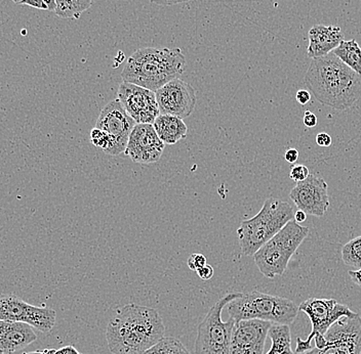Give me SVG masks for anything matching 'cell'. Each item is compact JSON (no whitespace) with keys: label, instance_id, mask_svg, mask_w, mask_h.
Masks as SVG:
<instances>
[{"label":"cell","instance_id":"cell-1","mask_svg":"<svg viewBox=\"0 0 361 354\" xmlns=\"http://www.w3.org/2000/svg\"><path fill=\"white\" fill-rule=\"evenodd\" d=\"M164 333L166 327L157 310L128 304L110 320L106 339L113 354H144Z\"/></svg>","mask_w":361,"mask_h":354},{"label":"cell","instance_id":"cell-2","mask_svg":"<svg viewBox=\"0 0 361 354\" xmlns=\"http://www.w3.org/2000/svg\"><path fill=\"white\" fill-rule=\"evenodd\" d=\"M316 100L338 111L353 107L361 96V75L333 53L313 58L304 77Z\"/></svg>","mask_w":361,"mask_h":354},{"label":"cell","instance_id":"cell-3","mask_svg":"<svg viewBox=\"0 0 361 354\" xmlns=\"http://www.w3.org/2000/svg\"><path fill=\"white\" fill-rule=\"evenodd\" d=\"M186 58L180 49L144 47L128 58L121 78L147 89L157 91L185 71Z\"/></svg>","mask_w":361,"mask_h":354},{"label":"cell","instance_id":"cell-4","mask_svg":"<svg viewBox=\"0 0 361 354\" xmlns=\"http://www.w3.org/2000/svg\"><path fill=\"white\" fill-rule=\"evenodd\" d=\"M295 218L293 208L284 201L268 198L254 217L243 220L237 229L241 253L254 254Z\"/></svg>","mask_w":361,"mask_h":354},{"label":"cell","instance_id":"cell-5","mask_svg":"<svg viewBox=\"0 0 361 354\" xmlns=\"http://www.w3.org/2000/svg\"><path fill=\"white\" fill-rule=\"evenodd\" d=\"M228 315L235 322L245 320H262L272 324H292L297 319L299 306L292 300L252 291L241 293L227 306Z\"/></svg>","mask_w":361,"mask_h":354},{"label":"cell","instance_id":"cell-6","mask_svg":"<svg viewBox=\"0 0 361 354\" xmlns=\"http://www.w3.org/2000/svg\"><path fill=\"white\" fill-rule=\"evenodd\" d=\"M310 229L295 220L284 225L279 233L254 254V260L259 272L268 279L282 276L288 268L293 255L299 249Z\"/></svg>","mask_w":361,"mask_h":354},{"label":"cell","instance_id":"cell-7","mask_svg":"<svg viewBox=\"0 0 361 354\" xmlns=\"http://www.w3.org/2000/svg\"><path fill=\"white\" fill-rule=\"evenodd\" d=\"M241 293H229L219 300L205 315L197 328L195 354H229L235 321L230 317L222 321V311L232 300L238 298Z\"/></svg>","mask_w":361,"mask_h":354},{"label":"cell","instance_id":"cell-8","mask_svg":"<svg viewBox=\"0 0 361 354\" xmlns=\"http://www.w3.org/2000/svg\"><path fill=\"white\" fill-rule=\"evenodd\" d=\"M299 310L303 311L308 315L312 324V331L306 340L301 338L297 339V349L295 353L303 354L311 350V341L315 336H324L331 328L334 322L338 321L345 315H355L354 311L350 310L348 306L338 303L335 299L310 298L302 302L299 306Z\"/></svg>","mask_w":361,"mask_h":354},{"label":"cell","instance_id":"cell-9","mask_svg":"<svg viewBox=\"0 0 361 354\" xmlns=\"http://www.w3.org/2000/svg\"><path fill=\"white\" fill-rule=\"evenodd\" d=\"M135 124L118 99L107 103L99 115L94 126L103 130L109 137V146L104 153L111 156L124 153Z\"/></svg>","mask_w":361,"mask_h":354},{"label":"cell","instance_id":"cell-10","mask_svg":"<svg viewBox=\"0 0 361 354\" xmlns=\"http://www.w3.org/2000/svg\"><path fill=\"white\" fill-rule=\"evenodd\" d=\"M326 343L303 354H361V317L358 313L341 317L331 324L326 335Z\"/></svg>","mask_w":361,"mask_h":354},{"label":"cell","instance_id":"cell-11","mask_svg":"<svg viewBox=\"0 0 361 354\" xmlns=\"http://www.w3.org/2000/svg\"><path fill=\"white\" fill-rule=\"evenodd\" d=\"M56 319V311L51 308L31 305L16 295H0V321L25 322L49 333L55 327Z\"/></svg>","mask_w":361,"mask_h":354},{"label":"cell","instance_id":"cell-12","mask_svg":"<svg viewBox=\"0 0 361 354\" xmlns=\"http://www.w3.org/2000/svg\"><path fill=\"white\" fill-rule=\"evenodd\" d=\"M117 96L135 123L153 124L160 115L157 94L152 90L123 81Z\"/></svg>","mask_w":361,"mask_h":354},{"label":"cell","instance_id":"cell-13","mask_svg":"<svg viewBox=\"0 0 361 354\" xmlns=\"http://www.w3.org/2000/svg\"><path fill=\"white\" fill-rule=\"evenodd\" d=\"M160 114L188 118L195 109L196 91L182 79H173L155 91Z\"/></svg>","mask_w":361,"mask_h":354},{"label":"cell","instance_id":"cell-14","mask_svg":"<svg viewBox=\"0 0 361 354\" xmlns=\"http://www.w3.org/2000/svg\"><path fill=\"white\" fill-rule=\"evenodd\" d=\"M290 198L307 215L322 217L329 207V186L324 178L310 175L304 182L295 184Z\"/></svg>","mask_w":361,"mask_h":354},{"label":"cell","instance_id":"cell-15","mask_svg":"<svg viewBox=\"0 0 361 354\" xmlns=\"http://www.w3.org/2000/svg\"><path fill=\"white\" fill-rule=\"evenodd\" d=\"M166 144L159 139L153 124L137 123L130 133L124 154L135 163L153 164L159 161Z\"/></svg>","mask_w":361,"mask_h":354},{"label":"cell","instance_id":"cell-16","mask_svg":"<svg viewBox=\"0 0 361 354\" xmlns=\"http://www.w3.org/2000/svg\"><path fill=\"white\" fill-rule=\"evenodd\" d=\"M272 322L245 320L235 322L229 354H263Z\"/></svg>","mask_w":361,"mask_h":354},{"label":"cell","instance_id":"cell-17","mask_svg":"<svg viewBox=\"0 0 361 354\" xmlns=\"http://www.w3.org/2000/svg\"><path fill=\"white\" fill-rule=\"evenodd\" d=\"M37 340L30 324L0 321V354H11L24 349Z\"/></svg>","mask_w":361,"mask_h":354},{"label":"cell","instance_id":"cell-18","mask_svg":"<svg viewBox=\"0 0 361 354\" xmlns=\"http://www.w3.org/2000/svg\"><path fill=\"white\" fill-rule=\"evenodd\" d=\"M308 38L307 56L313 60L333 53L344 40V34L338 26L315 25L309 31Z\"/></svg>","mask_w":361,"mask_h":354},{"label":"cell","instance_id":"cell-19","mask_svg":"<svg viewBox=\"0 0 361 354\" xmlns=\"http://www.w3.org/2000/svg\"><path fill=\"white\" fill-rule=\"evenodd\" d=\"M158 137L166 144H175L185 139L188 127L183 119L173 115L160 114L153 123Z\"/></svg>","mask_w":361,"mask_h":354},{"label":"cell","instance_id":"cell-20","mask_svg":"<svg viewBox=\"0 0 361 354\" xmlns=\"http://www.w3.org/2000/svg\"><path fill=\"white\" fill-rule=\"evenodd\" d=\"M272 345L266 354H295L292 348V336L288 324H272L269 330Z\"/></svg>","mask_w":361,"mask_h":354},{"label":"cell","instance_id":"cell-21","mask_svg":"<svg viewBox=\"0 0 361 354\" xmlns=\"http://www.w3.org/2000/svg\"><path fill=\"white\" fill-rule=\"evenodd\" d=\"M333 53L350 69L361 75V47L355 39L343 40Z\"/></svg>","mask_w":361,"mask_h":354},{"label":"cell","instance_id":"cell-22","mask_svg":"<svg viewBox=\"0 0 361 354\" xmlns=\"http://www.w3.org/2000/svg\"><path fill=\"white\" fill-rule=\"evenodd\" d=\"M92 4V0H56L55 13L62 19L78 20Z\"/></svg>","mask_w":361,"mask_h":354},{"label":"cell","instance_id":"cell-23","mask_svg":"<svg viewBox=\"0 0 361 354\" xmlns=\"http://www.w3.org/2000/svg\"><path fill=\"white\" fill-rule=\"evenodd\" d=\"M144 354H190L180 340L164 337Z\"/></svg>","mask_w":361,"mask_h":354},{"label":"cell","instance_id":"cell-24","mask_svg":"<svg viewBox=\"0 0 361 354\" xmlns=\"http://www.w3.org/2000/svg\"><path fill=\"white\" fill-rule=\"evenodd\" d=\"M342 259L345 265L351 267H361V236L352 239L342 248Z\"/></svg>","mask_w":361,"mask_h":354},{"label":"cell","instance_id":"cell-25","mask_svg":"<svg viewBox=\"0 0 361 354\" xmlns=\"http://www.w3.org/2000/svg\"><path fill=\"white\" fill-rule=\"evenodd\" d=\"M90 141H92L94 146L101 148L103 152L107 150L110 143L108 135L103 130L99 129L97 127H94L92 132H90Z\"/></svg>","mask_w":361,"mask_h":354},{"label":"cell","instance_id":"cell-26","mask_svg":"<svg viewBox=\"0 0 361 354\" xmlns=\"http://www.w3.org/2000/svg\"><path fill=\"white\" fill-rule=\"evenodd\" d=\"M309 175H310V172H309L308 167L302 165V164H295L290 169V177L295 184L304 182Z\"/></svg>","mask_w":361,"mask_h":354},{"label":"cell","instance_id":"cell-27","mask_svg":"<svg viewBox=\"0 0 361 354\" xmlns=\"http://www.w3.org/2000/svg\"><path fill=\"white\" fill-rule=\"evenodd\" d=\"M187 265L191 270L196 272L202 266L207 265V257L202 254H192L187 260Z\"/></svg>","mask_w":361,"mask_h":354},{"label":"cell","instance_id":"cell-28","mask_svg":"<svg viewBox=\"0 0 361 354\" xmlns=\"http://www.w3.org/2000/svg\"><path fill=\"white\" fill-rule=\"evenodd\" d=\"M196 274L203 279V281H209L212 277H214V268L213 266L207 265L200 267V270H196Z\"/></svg>","mask_w":361,"mask_h":354},{"label":"cell","instance_id":"cell-29","mask_svg":"<svg viewBox=\"0 0 361 354\" xmlns=\"http://www.w3.org/2000/svg\"><path fill=\"white\" fill-rule=\"evenodd\" d=\"M20 6H28L31 8H38V10L49 11V8H47L44 0H22Z\"/></svg>","mask_w":361,"mask_h":354},{"label":"cell","instance_id":"cell-30","mask_svg":"<svg viewBox=\"0 0 361 354\" xmlns=\"http://www.w3.org/2000/svg\"><path fill=\"white\" fill-rule=\"evenodd\" d=\"M295 100H297L300 105L305 106L311 101V92L307 89H300L295 94Z\"/></svg>","mask_w":361,"mask_h":354},{"label":"cell","instance_id":"cell-31","mask_svg":"<svg viewBox=\"0 0 361 354\" xmlns=\"http://www.w3.org/2000/svg\"><path fill=\"white\" fill-rule=\"evenodd\" d=\"M331 137L329 134H327L326 132L318 133L317 137H316V144L319 146H322V148H327V146H331Z\"/></svg>","mask_w":361,"mask_h":354},{"label":"cell","instance_id":"cell-32","mask_svg":"<svg viewBox=\"0 0 361 354\" xmlns=\"http://www.w3.org/2000/svg\"><path fill=\"white\" fill-rule=\"evenodd\" d=\"M304 125L309 128L315 127L317 125V117L312 112L306 111L305 112L303 117Z\"/></svg>","mask_w":361,"mask_h":354},{"label":"cell","instance_id":"cell-33","mask_svg":"<svg viewBox=\"0 0 361 354\" xmlns=\"http://www.w3.org/2000/svg\"><path fill=\"white\" fill-rule=\"evenodd\" d=\"M284 159L288 163L295 164L299 159V151L297 148H288L284 154Z\"/></svg>","mask_w":361,"mask_h":354},{"label":"cell","instance_id":"cell-34","mask_svg":"<svg viewBox=\"0 0 361 354\" xmlns=\"http://www.w3.org/2000/svg\"><path fill=\"white\" fill-rule=\"evenodd\" d=\"M148 1L158 4V6H177V4H184V2L193 1V0H148Z\"/></svg>","mask_w":361,"mask_h":354},{"label":"cell","instance_id":"cell-35","mask_svg":"<svg viewBox=\"0 0 361 354\" xmlns=\"http://www.w3.org/2000/svg\"><path fill=\"white\" fill-rule=\"evenodd\" d=\"M348 274L351 281L361 288V267L357 270H350Z\"/></svg>","mask_w":361,"mask_h":354},{"label":"cell","instance_id":"cell-36","mask_svg":"<svg viewBox=\"0 0 361 354\" xmlns=\"http://www.w3.org/2000/svg\"><path fill=\"white\" fill-rule=\"evenodd\" d=\"M55 354H81L79 353L78 349L74 346H71V345H68V346L62 347V348L58 349L56 350Z\"/></svg>","mask_w":361,"mask_h":354},{"label":"cell","instance_id":"cell-37","mask_svg":"<svg viewBox=\"0 0 361 354\" xmlns=\"http://www.w3.org/2000/svg\"><path fill=\"white\" fill-rule=\"evenodd\" d=\"M293 220H295L298 223H302L306 222L307 220V214L305 213L303 210H298L295 212V218Z\"/></svg>","mask_w":361,"mask_h":354},{"label":"cell","instance_id":"cell-38","mask_svg":"<svg viewBox=\"0 0 361 354\" xmlns=\"http://www.w3.org/2000/svg\"><path fill=\"white\" fill-rule=\"evenodd\" d=\"M45 4H47V8H49V11H55L56 8V0H44Z\"/></svg>","mask_w":361,"mask_h":354},{"label":"cell","instance_id":"cell-39","mask_svg":"<svg viewBox=\"0 0 361 354\" xmlns=\"http://www.w3.org/2000/svg\"><path fill=\"white\" fill-rule=\"evenodd\" d=\"M25 354H44V351H33V353H28Z\"/></svg>","mask_w":361,"mask_h":354},{"label":"cell","instance_id":"cell-40","mask_svg":"<svg viewBox=\"0 0 361 354\" xmlns=\"http://www.w3.org/2000/svg\"><path fill=\"white\" fill-rule=\"evenodd\" d=\"M13 2H15L16 4H20L22 2V0H13Z\"/></svg>","mask_w":361,"mask_h":354}]
</instances>
